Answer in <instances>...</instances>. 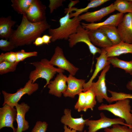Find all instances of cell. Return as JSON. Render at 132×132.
<instances>
[{
	"label": "cell",
	"mask_w": 132,
	"mask_h": 132,
	"mask_svg": "<svg viewBox=\"0 0 132 132\" xmlns=\"http://www.w3.org/2000/svg\"><path fill=\"white\" fill-rule=\"evenodd\" d=\"M50 63L58 68L68 71L70 74L74 76L78 70V68L74 66L65 57L63 50L59 46H57L54 53L50 60Z\"/></svg>",
	"instance_id": "cell-9"
},
{
	"label": "cell",
	"mask_w": 132,
	"mask_h": 132,
	"mask_svg": "<svg viewBox=\"0 0 132 132\" xmlns=\"http://www.w3.org/2000/svg\"><path fill=\"white\" fill-rule=\"evenodd\" d=\"M48 125L45 121H38L31 132H46Z\"/></svg>",
	"instance_id": "cell-36"
},
{
	"label": "cell",
	"mask_w": 132,
	"mask_h": 132,
	"mask_svg": "<svg viewBox=\"0 0 132 132\" xmlns=\"http://www.w3.org/2000/svg\"><path fill=\"white\" fill-rule=\"evenodd\" d=\"M16 53L17 57L16 62L19 63L27 58L32 56H36L38 55L37 52H26L23 49L16 52Z\"/></svg>",
	"instance_id": "cell-31"
},
{
	"label": "cell",
	"mask_w": 132,
	"mask_h": 132,
	"mask_svg": "<svg viewBox=\"0 0 132 132\" xmlns=\"http://www.w3.org/2000/svg\"><path fill=\"white\" fill-rule=\"evenodd\" d=\"M86 132V130H84V132Z\"/></svg>",
	"instance_id": "cell-43"
},
{
	"label": "cell",
	"mask_w": 132,
	"mask_h": 132,
	"mask_svg": "<svg viewBox=\"0 0 132 132\" xmlns=\"http://www.w3.org/2000/svg\"><path fill=\"white\" fill-rule=\"evenodd\" d=\"M42 38L44 44L48 45L51 43L52 37L50 35L44 34Z\"/></svg>",
	"instance_id": "cell-38"
},
{
	"label": "cell",
	"mask_w": 132,
	"mask_h": 132,
	"mask_svg": "<svg viewBox=\"0 0 132 132\" xmlns=\"http://www.w3.org/2000/svg\"><path fill=\"white\" fill-rule=\"evenodd\" d=\"M70 13L68 12L65 15L60 19L59 27L48 29L52 42L57 40H68L70 35L76 32L78 27L80 24L81 20L78 17L71 19L69 18Z\"/></svg>",
	"instance_id": "cell-2"
},
{
	"label": "cell",
	"mask_w": 132,
	"mask_h": 132,
	"mask_svg": "<svg viewBox=\"0 0 132 132\" xmlns=\"http://www.w3.org/2000/svg\"><path fill=\"white\" fill-rule=\"evenodd\" d=\"M78 95V99L75 105L74 108L78 112L84 111L85 103L86 92H82Z\"/></svg>",
	"instance_id": "cell-34"
},
{
	"label": "cell",
	"mask_w": 132,
	"mask_h": 132,
	"mask_svg": "<svg viewBox=\"0 0 132 132\" xmlns=\"http://www.w3.org/2000/svg\"><path fill=\"white\" fill-rule=\"evenodd\" d=\"M35 46H39L44 44L42 37H39L37 38L33 43Z\"/></svg>",
	"instance_id": "cell-39"
},
{
	"label": "cell",
	"mask_w": 132,
	"mask_h": 132,
	"mask_svg": "<svg viewBox=\"0 0 132 132\" xmlns=\"http://www.w3.org/2000/svg\"><path fill=\"white\" fill-rule=\"evenodd\" d=\"M64 0H50L49 7L50 13H52L55 10L63 5Z\"/></svg>",
	"instance_id": "cell-37"
},
{
	"label": "cell",
	"mask_w": 132,
	"mask_h": 132,
	"mask_svg": "<svg viewBox=\"0 0 132 132\" xmlns=\"http://www.w3.org/2000/svg\"><path fill=\"white\" fill-rule=\"evenodd\" d=\"M131 112L132 113V110H131Z\"/></svg>",
	"instance_id": "cell-44"
},
{
	"label": "cell",
	"mask_w": 132,
	"mask_h": 132,
	"mask_svg": "<svg viewBox=\"0 0 132 132\" xmlns=\"http://www.w3.org/2000/svg\"><path fill=\"white\" fill-rule=\"evenodd\" d=\"M46 7L39 0H33L28 9L25 15L28 20L33 23L46 20Z\"/></svg>",
	"instance_id": "cell-10"
},
{
	"label": "cell",
	"mask_w": 132,
	"mask_h": 132,
	"mask_svg": "<svg viewBox=\"0 0 132 132\" xmlns=\"http://www.w3.org/2000/svg\"><path fill=\"white\" fill-rule=\"evenodd\" d=\"M131 1H132V0H130Z\"/></svg>",
	"instance_id": "cell-45"
},
{
	"label": "cell",
	"mask_w": 132,
	"mask_h": 132,
	"mask_svg": "<svg viewBox=\"0 0 132 132\" xmlns=\"http://www.w3.org/2000/svg\"><path fill=\"white\" fill-rule=\"evenodd\" d=\"M71 110L68 109L64 110V115L62 117L61 121L64 125L68 126L71 129L74 130L77 132L83 131L87 119H84L83 115H80V118H74L71 114Z\"/></svg>",
	"instance_id": "cell-13"
},
{
	"label": "cell",
	"mask_w": 132,
	"mask_h": 132,
	"mask_svg": "<svg viewBox=\"0 0 132 132\" xmlns=\"http://www.w3.org/2000/svg\"><path fill=\"white\" fill-rule=\"evenodd\" d=\"M35 67V70L30 73L29 79L33 83L39 78H43L45 80L46 83L44 86L45 88L50 84L52 79L57 72L63 73L64 70L56 68L52 65L50 61L46 58L41 59L40 61L33 62L30 63Z\"/></svg>",
	"instance_id": "cell-3"
},
{
	"label": "cell",
	"mask_w": 132,
	"mask_h": 132,
	"mask_svg": "<svg viewBox=\"0 0 132 132\" xmlns=\"http://www.w3.org/2000/svg\"><path fill=\"white\" fill-rule=\"evenodd\" d=\"M124 16L123 14L119 12L110 16L102 22L88 23L82 22L81 24L85 29L88 30H95L102 26L110 25H114L117 27L122 20Z\"/></svg>",
	"instance_id": "cell-18"
},
{
	"label": "cell",
	"mask_w": 132,
	"mask_h": 132,
	"mask_svg": "<svg viewBox=\"0 0 132 132\" xmlns=\"http://www.w3.org/2000/svg\"><path fill=\"white\" fill-rule=\"evenodd\" d=\"M108 91L111 96V97L109 98L108 102L109 103L122 99H132V94L126 93L122 92H118L109 90H108Z\"/></svg>",
	"instance_id": "cell-30"
},
{
	"label": "cell",
	"mask_w": 132,
	"mask_h": 132,
	"mask_svg": "<svg viewBox=\"0 0 132 132\" xmlns=\"http://www.w3.org/2000/svg\"><path fill=\"white\" fill-rule=\"evenodd\" d=\"M117 28L121 41L132 44V13H128L124 15Z\"/></svg>",
	"instance_id": "cell-12"
},
{
	"label": "cell",
	"mask_w": 132,
	"mask_h": 132,
	"mask_svg": "<svg viewBox=\"0 0 132 132\" xmlns=\"http://www.w3.org/2000/svg\"><path fill=\"white\" fill-rule=\"evenodd\" d=\"M104 131L105 132H132V128L127 126L117 124L113 125L110 128L104 129Z\"/></svg>",
	"instance_id": "cell-32"
},
{
	"label": "cell",
	"mask_w": 132,
	"mask_h": 132,
	"mask_svg": "<svg viewBox=\"0 0 132 132\" xmlns=\"http://www.w3.org/2000/svg\"><path fill=\"white\" fill-rule=\"evenodd\" d=\"M130 100L127 99L119 100L113 104H101L98 108L99 110L109 111L115 116L123 119L130 128H132V114Z\"/></svg>",
	"instance_id": "cell-4"
},
{
	"label": "cell",
	"mask_w": 132,
	"mask_h": 132,
	"mask_svg": "<svg viewBox=\"0 0 132 132\" xmlns=\"http://www.w3.org/2000/svg\"><path fill=\"white\" fill-rule=\"evenodd\" d=\"M33 0H11V6L18 13L25 14Z\"/></svg>",
	"instance_id": "cell-26"
},
{
	"label": "cell",
	"mask_w": 132,
	"mask_h": 132,
	"mask_svg": "<svg viewBox=\"0 0 132 132\" xmlns=\"http://www.w3.org/2000/svg\"><path fill=\"white\" fill-rule=\"evenodd\" d=\"M46 20L33 23L29 21L25 14L22 15L21 23L13 32L9 40L16 47L29 45L33 43L45 31L50 28Z\"/></svg>",
	"instance_id": "cell-1"
},
{
	"label": "cell",
	"mask_w": 132,
	"mask_h": 132,
	"mask_svg": "<svg viewBox=\"0 0 132 132\" xmlns=\"http://www.w3.org/2000/svg\"><path fill=\"white\" fill-rule=\"evenodd\" d=\"M100 118L97 120L87 119L85 125L88 126V132H96L100 129L108 128L117 124L127 126L130 127L122 118H110L107 117L102 112L100 113Z\"/></svg>",
	"instance_id": "cell-6"
},
{
	"label": "cell",
	"mask_w": 132,
	"mask_h": 132,
	"mask_svg": "<svg viewBox=\"0 0 132 132\" xmlns=\"http://www.w3.org/2000/svg\"><path fill=\"white\" fill-rule=\"evenodd\" d=\"M67 76L63 73H59L54 80L50 81V84L47 85L49 89V93L58 98L60 97L62 94L67 89Z\"/></svg>",
	"instance_id": "cell-14"
},
{
	"label": "cell",
	"mask_w": 132,
	"mask_h": 132,
	"mask_svg": "<svg viewBox=\"0 0 132 132\" xmlns=\"http://www.w3.org/2000/svg\"><path fill=\"white\" fill-rule=\"evenodd\" d=\"M67 87L66 90L63 93L65 97L74 98L75 96L83 91V86L85 80L79 79L69 74L67 79Z\"/></svg>",
	"instance_id": "cell-16"
},
{
	"label": "cell",
	"mask_w": 132,
	"mask_h": 132,
	"mask_svg": "<svg viewBox=\"0 0 132 132\" xmlns=\"http://www.w3.org/2000/svg\"><path fill=\"white\" fill-rule=\"evenodd\" d=\"M15 107L17 111L16 121L18 126L16 132H22L28 129L29 127V123L25 120V115L29 110L30 106L24 102L18 103Z\"/></svg>",
	"instance_id": "cell-19"
},
{
	"label": "cell",
	"mask_w": 132,
	"mask_h": 132,
	"mask_svg": "<svg viewBox=\"0 0 132 132\" xmlns=\"http://www.w3.org/2000/svg\"><path fill=\"white\" fill-rule=\"evenodd\" d=\"M68 40L70 47H73L78 43L83 42L87 45L90 52L94 56L97 53L100 54L101 53V49L95 46L90 41L88 30L85 29L81 24L78 27L76 32L70 35Z\"/></svg>",
	"instance_id": "cell-7"
},
{
	"label": "cell",
	"mask_w": 132,
	"mask_h": 132,
	"mask_svg": "<svg viewBox=\"0 0 132 132\" xmlns=\"http://www.w3.org/2000/svg\"><path fill=\"white\" fill-rule=\"evenodd\" d=\"M110 64L107 65L103 69L97 81L96 82H93L89 88L95 94L97 100L99 103L102 102L104 99L108 102L109 101V97L107 93L105 77L110 68Z\"/></svg>",
	"instance_id": "cell-8"
},
{
	"label": "cell",
	"mask_w": 132,
	"mask_h": 132,
	"mask_svg": "<svg viewBox=\"0 0 132 132\" xmlns=\"http://www.w3.org/2000/svg\"><path fill=\"white\" fill-rule=\"evenodd\" d=\"M99 28L105 33L113 45L117 44L122 41L115 26L108 25L101 26Z\"/></svg>",
	"instance_id": "cell-24"
},
{
	"label": "cell",
	"mask_w": 132,
	"mask_h": 132,
	"mask_svg": "<svg viewBox=\"0 0 132 132\" xmlns=\"http://www.w3.org/2000/svg\"><path fill=\"white\" fill-rule=\"evenodd\" d=\"M85 92L86 96L84 111L86 112L88 109L93 110L96 104V96L93 91L90 89Z\"/></svg>",
	"instance_id": "cell-28"
},
{
	"label": "cell",
	"mask_w": 132,
	"mask_h": 132,
	"mask_svg": "<svg viewBox=\"0 0 132 132\" xmlns=\"http://www.w3.org/2000/svg\"><path fill=\"white\" fill-rule=\"evenodd\" d=\"M19 63L3 61L0 63V74L2 75L15 71Z\"/></svg>",
	"instance_id": "cell-29"
},
{
	"label": "cell",
	"mask_w": 132,
	"mask_h": 132,
	"mask_svg": "<svg viewBox=\"0 0 132 132\" xmlns=\"http://www.w3.org/2000/svg\"><path fill=\"white\" fill-rule=\"evenodd\" d=\"M16 52L11 51L2 53L0 55V63L3 61L10 62H16Z\"/></svg>",
	"instance_id": "cell-33"
},
{
	"label": "cell",
	"mask_w": 132,
	"mask_h": 132,
	"mask_svg": "<svg viewBox=\"0 0 132 132\" xmlns=\"http://www.w3.org/2000/svg\"><path fill=\"white\" fill-rule=\"evenodd\" d=\"M126 87L129 90L132 91V80L128 82L126 84Z\"/></svg>",
	"instance_id": "cell-42"
},
{
	"label": "cell",
	"mask_w": 132,
	"mask_h": 132,
	"mask_svg": "<svg viewBox=\"0 0 132 132\" xmlns=\"http://www.w3.org/2000/svg\"><path fill=\"white\" fill-rule=\"evenodd\" d=\"M16 47L11 42L7 39H1L0 40V49L6 52L11 51Z\"/></svg>",
	"instance_id": "cell-35"
},
{
	"label": "cell",
	"mask_w": 132,
	"mask_h": 132,
	"mask_svg": "<svg viewBox=\"0 0 132 132\" xmlns=\"http://www.w3.org/2000/svg\"><path fill=\"white\" fill-rule=\"evenodd\" d=\"M109 1V0H92L85 7L80 9L72 7L67 8L65 9V13L69 12V18L78 17L83 12H87L89 9L99 6Z\"/></svg>",
	"instance_id": "cell-23"
},
{
	"label": "cell",
	"mask_w": 132,
	"mask_h": 132,
	"mask_svg": "<svg viewBox=\"0 0 132 132\" xmlns=\"http://www.w3.org/2000/svg\"><path fill=\"white\" fill-rule=\"evenodd\" d=\"M16 22L12 20L11 17H1L0 18V37L9 40L14 30L12 28Z\"/></svg>",
	"instance_id": "cell-22"
},
{
	"label": "cell",
	"mask_w": 132,
	"mask_h": 132,
	"mask_svg": "<svg viewBox=\"0 0 132 132\" xmlns=\"http://www.w3.org/2000/svg\"><path fill=\"white\" fill-rule=\"evenodd\" d=\"M108 61L114 67H117L124 70L126 73L132 75V60L126 61L120 59L116 57L108 58Z\"/></svg>",
	"instance_id": "cell-25"
},
{
	"label": "cell",
	"mask_w": 132,
	"mask_h": 132,
	"mask_svg": "<svg viewBox=\"0 0 132 132\" xmlns=\"http://www.w3.org/2000/svg\"><path fill=\"white\" fill-rule=\"evenodd\" d=\"M64 132H78L77 131L71 129L69 127H67V126L66 125H64Z\"/></svg>",
	"instance_id": "cell-40"
},
{
	"label": "cell",
	"mask_w": 132,
	"mask_h": 132,
	"mask_svg": "<svg viewBox=\"0 0 132 132\" xmlns=\"http://www.w3.org/2000/svg\"><path fill=\"white\" fill-rule=\"evenodd\" d=\"M115 11L113 3L110 5L93 12H88L79 15L78 18L81 21L84 20L90 23L100 21L103 18Z\"/></svg>",
	"instance_id": "cell-15"
},
{
	"label": "cell",
	"mask_w": 132,
	"mask_h": 132,
	"mask_svg": "<svg viewBox=\"0 0 132 132\" xmlns=\"http://www.w3.org/2000/svg\"><path fill=\"white\" fill-rule=\"evenodd\" d=\"M38 88V83H33L32 80L29 79L23 87L18 89L15 93H9L2 90V92L4 98V102L2 106L7 104L14 107L18 103V102L23 96L25 94L31 95Z\"/></svg>",
	"instance_id": "cell-5"
},
{
	"label": "cell",
	"mask_w": 132,
	"mask_h": 132,
	"mask_svg": "<svg viewBox=\"0 0 132 132\" xmlns=\"http://www.w3.org/2000/svg\"><path fill=\"white\" fill-rule=\"evenodd\" d=\"M100 56L96 58L97 62L95 68L94 73L88 81L85 83L83 86V92L89 89L93 82V80L101 70H103L106 66L110 64L108 61V57L107 52L104 48H102Z\"/></svg>",
	"instance_id": "cell-20"
},
{
	"label": "cell",
	"mask_w": 132,
	"mask_h": 132,
	"mask_svg": "<svg viewBox=\"0 0 132 132\" xmlns=\"http://www.w3.org/2000/svg\"><path fill=\"white\" fill-rule=\"evenodd\" d=\"M107 52L108 57L118 56L123 54H132V44H128L121 41L118 44L104 48Z\"/></svg>",
	"instance_id": "cell-21"
},
{
	"label": "cell",
	"mask_w": 132,
	"mask_h": 132,
	"mask_svg": "<svg viewBox=\"0 0 132 132\" xmlns=\"http://www.w3.org/2000/svg\"><path fill=\"white\" fill-rule=\"evenodd\" d=\"M88 30V35L92 43L102 48H105L113 44L105 33L100 28Z\"/></svg>",
	"instance_id": "cell-17"
},
{
	"label": "cell",
	"mask_w": 132,
	"mask_h": 132,
	"mask_svg": "<svg viewBox=\"0 0 132 132\" xmlns=\"http://www.w3.org/2000/svg\"><path fill=\"white\" fill-rule=\"evenodd\" d=\"M79 2V1L78 0L75 1L71 0V2L69 3L68 6V8H70L72 7L73 6Z\"/></svg>",
	"instance_id": "cell-41"
},
{
	"label": "cell",
	"mask_w": 132,
	"mask_h": 132,
	"mask_svg": "<svg viewBox=\"0 0 132 132\" xmlns=\"http://www.w3.org/2000/svg\"><path fill=\"white\" fill-rule=\"evenodd\" d=\"M16 109L5 104L0 108V129L5 127H10L13 132H16V129L13 125L14 122L16 120L17 115Z\"/></svg>",
	"instance_id": "cell-11"
},
{
	"label": "cell",
	"mask_w": 132,
	"mask_h": 132,
	"mask_svg": "<svg viewBox=\"0 0 132 132\" xmlns=\"http://www.w3.org/2000/svg\"><path fill=\"white\" fill-rule=\"evenodd\" d=\"M113 4L115 10L120 13H132V1L130 0H116Z\"/></svg>",
	"instance_id": "cell-27"
}]
</instances>
